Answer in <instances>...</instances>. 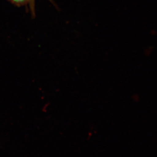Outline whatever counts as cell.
<instances>
[{
    "mask_svg": "<svg viewBox=\"0 0 157 157\" xmlns=\"http://www.w3.org/2000/svg\"><path fill=\"white\" fill-rule=\"evenodd\" d=\"M12 2L15 3L16 4H18V5H22V4H25L26 2H28L30 0H11Z\"/></svg>",
    "mask_w": 157,
    "mask_h": 157,
    "instance_id": "obj_1",
    "label": "cell"
}]
</instances>
